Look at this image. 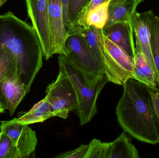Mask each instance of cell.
Masks as SVG:
<instances>
[{"label":"cell","instance_id":"obj_22","mask_svg":"<svg viewBox=\"0 0 159 158\" xmlns=\"http://www.w3.org/2000/svg\"><path fill=\"white\" fill-rule=\"evenodd\" d=\"M0 158H20L16 146L2 131L0 132Z\"/></svg>","mask_w":159,"mask_h":158},{"label":"cell","instance_id":"obj_11","mask_svg":"<svg viewBox=\"0 0 159 158\" xmlns=\"http://www.w3.org/2000/svg\"><path fill=\"white\" fill-rule=\"evenodd\" d=\"M48 18L54 53L65 54V42L69 33L63 19L62 0H48Z\"/></svg>","mask_w":159,"mask_h":158},{"label":"cell","instance_id":"obj_25","mask_svg":"<svg viewBox=\"0 0 159 158\" xmlns=\"http://www.w3.org/2000/svg\"><path fill=\"white\" fill-rule=\"evenodd\" d=\"M107 1H108V0H91L89 3L88 4L87 7L81 13L76 24L80 21H81L88 13L95 9V8L98 7L99 6L101 5V4Z\"/></svg>","mask_w":159,"mask_h":158},{"label":"cell","instance_id":"obj_6","mask_svg":"<svg viewBox=\"0 0 159 158\" xmlns=\"http://www.w3.org/2000/svg\"><path fill=\"white\" fill-rule=\"evenodd\" d=\"M46 97L54 117L67 119L70 111L76 110L78 99L73 85L66 73L59 69L55 81L46 90Z\"/></svg>","mask_w":159,"mask_h":158},{"label":"cell","instance_id":"obj_2","mask_svg":"<svg viewBox=\"0 0 159 158\" xmlns=\"http://www.w3.org/2000/svg\"><path fill=\"white\" fill-rule=\"evenodd\" d=\"M1 47L14 55L19 78L28 93L43 65V49L36 31L10 11L0 15Z\"/></svg>","mask_w":159,"mask_h":158},{"label":"cell","instance_id":"obj_26","mask_svg":"<svg viewBox=\"0 0 159 158\" xmlns=\"http://www.w3.org/2000/svg\"><path fill=\"white\" fill-rule=\"evenodd\" d=\"M5 111V109L3 108V107L1 105V103H0V114L4 113Z\"/></svg>","mask_w":159,"mask_h":158},{"label":"cell","instance_id":"obj_15","mask_svg":"<svg viewBox=\"0 0 159 158\" xmlns=\"http://www.w3.org/2000/svg\"><path fill=\"white\" fill-rule=\"evenodd\" d=\"M139 151L126 133L123 132L111 142L107 158H139Z\"/></svg>","mask_w":159,"mask_h":158},{"label":"cell","instance_id":"obj_18","mask_svg":"<svg viewBox=\"0 0 159 158\" xmlns=\"http://www.w3.org/2000/svg\"><path fill=\"white\" fill-rule=\"evenodd\" d=\"M151 49L159 86V17L155 15L151 24Z\"/></svg>","mask_w":159,"mask_h":158},{"label":"cell","instance_id":"obj_24","mask_svg":"<svg viewBox=\"0 0 159 158\" xmlns=\"http://www.w3.org/2000/svg\"><path fill=\"white\" fill-rule=\"evenodd\" d=\"M149 92L153 101L154 109L159 118V88L157 86H148Z\"/></svg>","mask_w":159,"mask_h":158},{"label":"cell","instance_id":"obj_4","mask_svg":"<svg viewBox=\"0 0 159 158\" xmlns=\"http://www.w3.org/2000/svg\"><path fill=\"white\" fill-rule=\"evenodd\" d=\"M58 64L59 69L66 73L73 85L78 102V108L75 111L79 117L80 125H85L98 112V97L104 86L109 81L104 75L97 82H89L64 54L59 55Z\"/></svg>","mask_w":159,"mask_h":158},{"label":"cell","instance_id":"obj_20","mask_svg":"<svg viewBox=\"0 0 159 158\" xmlns=\"http://www.w3.org/2000/svg\"><path fill=\"white\" fill-rule=\"evenodd\" d=\"M111 142H102L93 139L89 145V148L84 158H107Z\"/></svg>","mask_w":159,"mask_h":158},{"label":"cell","instance_id":"obj_12","mask_svg":"<svg viewBox=\"0 0 159 158\" xmlns=\"http://www.w3.org/2000/svg\"><path fill=\"white\" fill-rule=\"evenodd\" d=\"M103 35L120 47L133 60L135 55V44L132 23L114 22L102 29Z\"/></svg>","mask_w":159,"mask_h":158},{"label":"cell","instance_id":"obj_13","mask_svg":"<svg viewBox=\"0 0 159 158\" xmlns=\"http://www.w3.org/2000/svg\"><path fill=\"white\" fill-rule=\"evenodd\" d=\"M144 0H110L108 19L106 26L114 22L125 21L132 23L133 16L139 4Z\"/></svg>","mask_w":159,"mask_h":158},{"label":"cell","instance_id":"obj_3","mask_svg":"<svg viewBox=\"0 0 159 158\" xmlns=\"http://www.w3.org/2000/svg\"><path fill=\"white\" fill-rule=\"evenodd\" d=\"M83 38L108 81L123 85L129 79H133V60L103 35L102 29H91Z\"/></svg>","mask_w":159,"mask_h":158},{"label":"cell","instance_id":"obj_7","mask_svg":"<svg viewBox=\"0 0 159 158\" xmlns=\"http://www.w3.org/2000/svg\"><path fill=\"white\" fill-rule=\"evenodd\" d=\"M28 16L39 37L45 58L55 54L48 18V0H25Z\"/></svg>","mask_w":159,"mask_h":158},{"label":"cell","instance_id":"obj_14","mask_svg":"<svg viewBox=\"0 0 159 158\" xmlns=\"http://www.w3.org/2000/svg\"><path fill=\"white\" fill-rule=\"evenodd\" d=\"M148 86H158L156 75L144 54L135 46L133 79Z\"/></svg>","mask_w":159,"mask_h":158},{"label":"cell","instance_id":"obj_5","mask_svg":"<svg viewBox=\"0 0 159 158\" xmlns=\"http://www.w3.org/2000/svg\"><path fill=\"white\" fill-rule=\"evenodd\" d=\"M64 55L81 71L87 81L96 83L104 76L85 40L78 33H69Z\"/></svg>","mask_w":159,"mask_h":158},{"label":"cell","instance_id":"obj_9","mask_svg":"<svg viewBox=\"0 0 159 158\" xmlns=\"http://www.w3.org/2000/svg\"><path fill=\"white\" fill-rule=\"evenodd\" d=\"M154 15L152 10L143 13L136 11L133 16L132 24L135 46H138L144 54L156 75L157 80V71L151 49V27Z\"/></svg>","mask_w":159,"mask_h":158},{"label":"cell","instance_id":"obj_8","mask_svg":"<svg viewBox=\"0 0 159 158\" xmlns=\"http://www.w3.org/2000/svg\"><path fill=\"white\" fill-rule=\"evenodd\" d=\"M1 131L6 134L19 151L20 158H29L34 153L38 140L35 131L29 125L20 122L17 119L2 121Z\"/></svg>","mask_w":159,"mask_h":158},{"label":"cell","instance_id":"obj_27","mask_svg":"<svg viewBox=\"0 0 159 158\" xmlns=\"http://www.w3.org/2000/svg\"><path fill=\"white\" fill-rule=\"evenodd\" d=\"M7 0H0V8L4 4Z\"/></svg>","mask_w":159,"mask_h":158},{"label":"cell","instance_id":"obj_21","mask_svg":"<svg viewBox=\"0 0 159 158\" xmlns=\"http://www.w3.org/2000/svg\"><path fill=\"white\" fill-rule=\"evenodd\" d=\"M90 1L91 0H70L68 16L71 26L70 32L76 25L81 13Z\"/></svg>","mask_w":159,"mask_h":158},{"label":"cell","instance_id":"obj_10","mask_svg":"<svg viewBox=\"0 0 159 158\" xmlns=\"http://www.w3.org/2000/svg\"><path fill=\"white\" fill-rule=\"evenodd\" d=\"M27 88L15 70L6 76L0 82V103L13 116L20 103L27 94Z\"/></svg>","mask_w":159,"mask_h":158},{"label":"cell","instance_id":"obj_1","mask_svg":"<svg viewBox=\"0 0 159 158\" xmlns=\"http://www.w3.org/2000/svg\"><path fill=\"white\" fill-rule=\"evenodd\" d=\"M116 107L118 122L125 132L136 140L159 143V118L154 109L148 86L129 79Z\"/></svg>","mask_w":159,"mask_h":158},{"label":"cell","instance_id":"obj_23","mask_svg":"<svg viewBox=\"0 0 159 158\" xmlns=\"http://www.w3.org/2000/svg\"><path fill=\"white\" fill-rule=\"evenodd\" d=\"M89 148V145H81L72 151H68L57 155L56 158H84Z\"/></svg>","mask_w":159,"mask_h":158},{"label":"cell","instance_id":"obj_19","mask_svg":"<svg viewBox=\"0 0 159 158\" xmlns=\"http://www.w3.org/2000/svg\"><path fill=\"white\" fill-rule=\"evenodd\" d=\"M17 70L16 63L13 54L9 49L0 48V82L7 75Z\"/></svg>","mask_w":159,"mask_h":158},{"label":"cell","instance_id":"obj_17","mask_svg":"<svg viewBox=\"0 0 159 158\" xmlns=\"http://www.w3.org/2000/svg\"><path fill=\"white\" fill-rule=\"evenodd\" d=\"M110 1L108 0L105 2L88 13L84 18L78 22L75 27L83 28L93 27L96 28L102 29L106 26L108 20V6Z\"/></svg>","mask_w":159,"mask_h":158},{"label":"cell","instance_id":"obj_16","mask_svg":"<svg viewBox=\"0 0 159 158\" xmlns=\"http://www.w3.org/2000/svg\"><path fill=\"white\" fill-rule=\"evenodd\" d=\"M52 117H54L51 107L45 97L35 104L28 112L22 113L17 120L24 124L30 125L38 122H43Z\"/></svg>","mask_w":159,"mask_h":158}]
</instances>
